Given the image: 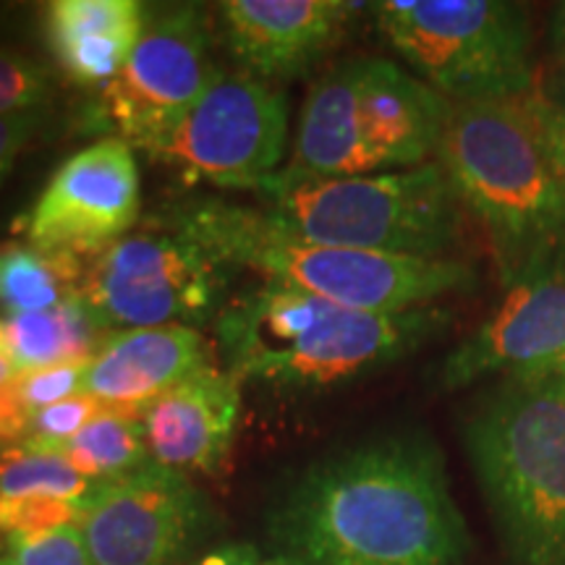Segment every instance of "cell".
Segmentation results:
<instances>
[{"label":"cell","instance_id":"cell-1","mask_svg":"<svg viewBox=\"0 0 565 565\" xmlns=\"http://www.w3.org/2000/svg\"><path fill=\"white\" fill-rule=\"evenodd\" d=\"M267 534L301 565H463L469 555L440 448L414 433L309 466L275 500Z\"/></svg>","mask_w":565,"mask_h":565},{"label":"cell","instance_id":"cell-2","mask_svg":"<svg viewBox=\"0 0 565 565\" xmlns=\"http://www.w3.org/2000/svg\"><path fill=\"white\" fill-rule=\"evenodd\" d=\"M450 324L440 307L362 312L263 282L238 294L215 320L225 366L238 383L275 393H322L385 370Z\"/></svg>","mask_w":565,"mask_h":565},{"label":"cell","instance_id":"cell-3","mask_svg":"<svg viewBox=\"0 0 565 565\" xmlns=\"http://www.w3.org/2000/svg\"><path fill=\"white\" fill-rule=\"evenodd\" d=\"M160 225L192 238L233 270H252L263 282L362 312L433 307L443 296L477 286L475 270L461 259L309 244L275 228L259 207L221 196L173 202Z\"/></svg>","mask_w":565,"mask_h":565},{"label":"cell","instance_id":"cell-4","mask_svg":"<svg viewBox=\"0 0 565 565\" xmlns=\"http://www.w3.org/2000/svg\"><path fill=\"white\" fill-rule=\"evenodd\" d=\"M435 160L482 223L505 288L565 257V179L534 129L526 97L450 105Z\"/></svg>","mask_w":565,"mask_h":565},{"label":"cell","instance_id":"cell-5","mask_svg":"<svg viewBox=\"0 0 565 565\" xmlns=\"http://www.w3.org/2000/svg\"><path fill=\"white\" fill-rule=\"evenodd\" d=\"M505 565H565V380H500L463 424Z\"/></svg>","mask_w":565,"mask_h":565},{"label":"cell","instance_id":"cell-6","mask_svg":"<svg viewBox=\"0 0 565 565\" xmlns=\"http://www.w3.org/2000/svg\"><path fill=\"white\" fill-rule=\"evenodd\" d=\"M448 116L450 103L398 63L345 58L309 89L288 171L349 179L427 166Z\"/></svg>","mask_w":565,"mask_h":565},{"label":"cell","instance_id":"cell-7","mask_svg":"<svg viewBox=\"0 0 565 565\" xmlns=\"http://www.w3.org/2000/svg\"><path fill=\"white\" fill-rule=\"evenodd\" d=\"M254 194L275 228L309 244L454 259L463 202L437 160L408 171L320 179L278 171Z\"/></svg>","mask_w":565,"mask_h":565},{"label":"cell","instance_id":"cell-8","mask_svg":"<svg viewBox=\"0 0 565 565\" xmlns=\"http://www.w3.org/2000/svg\"><path fill=\"white\" fill-rule=\"evenodd\" d=\"M387 45L450 105L536 92L534 30L505 0H385L370 6Z\"/></svg>","mask_w":565,"mask_h":565},{"label":"cell","instance_id":"cell-9","mask_svg":"<svg viewBox=\"0 0 565 565\" xmlns=\"http://www.w3.org/2000/svg\"><path fill=\"white\" fill-rule=\"evenodd\" d=\"M233 267L173 231L131 233L87 265L79 299L108 333L217 320Z\"/></svg>","mask_w":565,"mask_h":565},{"label":"cell","instance_id":"cell-10","mask_svg":"<svg viewBox=\"0 0 565 565\" xmlns=\"http://www.w3.org/2000/svg\"><path fill=\"white\" fill-rule=\"evenodd\" d=\"M212 26L200 6H173L147 21L131 58L82 110V134H108L150 152L221 74Z\"/></svg>","mask_w":565,"mask_h":565},{"label":"cell","instance_id":"cell-11","mask_svg":"<svg viewBox=\"0 0 565 565\" xmlns=\"http://www.w3.org/2000/svg\"><path fill=\"white\" fill-rule=\"evenodd\" d=\"M288 95L257 76L217 74L215 82L152 147L150 160L171 168L183 186L254 189L278 173L288 141Z\"/></svg>","mask_w":565,"mask_h":565},{"label":"cell","instance_id":"cell-12","mask_svg":"<svg viewBox=\"0 0 565 565\" xmlns=\"http://www.w3.org/2000/svg\"><path fill=\"white\" fill-rule=\"evenodd\" d=\"M76 526L92 565H192L217 513L192 477L150 461L97 487Z\"/></svg>","mask_w":565,"mask_h":565},{"label":"cell","instance_id":"cell-13","mask_svg":"<svg viewBox=\"0 0 565 565\" xmlns=\"http://www.w3.org/2000/svg\"><path fill=\"white\" fill-rule=\"evenodd\" d=\"M139 210L134 147L105 137L61 162L19 228L38 249L95 259L129 236Z\"/></svg>","mask_w":565,"mask_h":565},{"label":"cell","instance_id":"cell-14","mask_svg":"<svg viewBox=\"0 0 565 565\" xmlns=\"http://www.w3.org/2000/svg\"><path fill=\"white\" fill-rule=\"evenodd\" d=\"M565 359V257L529 270L490 317L440 362L437 385L458 391L490 377L555 370Z\"/></svg>","mask_w":565,"mask_h":565},{"label":"cell","instance_id":"cell-15","mask_svg":"<svg viewBox=\"0 0 565 565\" xmlns=\"http://www.w3.org/2000/svg\"><path fill=\"white\" fill-rule=\"evenodd\" d=\"M364 9L343 0H228L217 6L221 40L244 74L286 82L312 71Z\"/></svg>","mask_w":565,"mask_h":565},{"label":"cell","instance_id":"cell-16","mask_svg":"<svg viewBox=\"0 0 565 565\" xmlns=\"http://www.w3.org/2000/svg\"><path fill=\"white\" fill-rule=\"evenodd\" d=\"M238 414L242 383L228 370L210 364L162 393L137 416L154 463L189 477H221L228 469Z\"/></svg>","mask_w":565,"mask_h":565},{"label":"cell","instance_id":"cell-17","mask_svg":"<svg viewBox=\"0 0 565 565\" xmlns=\"http://www.w3.org/2000/svg\"><path fill=\"white\" fill-rule=\"evenodd\" d=\"M210 345L196 328L118 330L92 359L82 393L118 412L139 414L181 380L210 366Z\"/></svg>","mask_w":565,"mask_h":565},{"label":"cell","instance_id":"cell-18","mask_svg":"<svg viewBox=\"0 0 565 565\" xmlns=\"http://www.w3.org/2000/svg\"><path fill=\"white\" fill-rule=\"evenodd\" d=\"M147 21L137 0H55L45 9V38L71 82L100 89L121 74Z\"/></svg>","mask_w":565,"mask_h":565},{"label":"cell","instance_id":"cell-19","mask_svg":"<svg viewBox=\"0 0 565 565\" xmlns=\"http://www.w3.org/2000/svg\"><path fill=\"white\" fill-rule=\"evenodd\" d=\"M6 335L17 374H26L45 366L92 362L110 333L97 324L82 299H74L53 312L11 315Z\"/></svg>","mask_w":565,"mask_h":565},{"label":"cell","instance_id":"cell-20","mask_svg":"<svg viewBox=\"0 0 565 565\" xmlns=\"http://www.w3.org/2000/svg\"><path fill=\"white\" fill-rule=\"evenodd\" d=\"M3 282L0 303L11 315L53 312L79 299L87 265L66 252H45L38 246H9L0 252Z\"/></svg>","mask_w":565,"mask_h":565},{"label":"cell","instance_id":"cell-21","mask_svg":"<svg viewBox=\"0 0 565 565\" xmlns=\"http://www.w3.org/2000/svg\"><path fill=\"white\" fill-rule=\"evenodd\" d=\"M32 443L58 454L63 461H68L82 477H87L95 484L121 479L152 461L139 416L108 406L68 440Z\"/></svg>","mask_w":565,"mask_h":565},{"label":"cell","instance_id":"cell-22","mask_svg":"<svg viewBox=\"0 0 565 565\" xmlns=\"http://www.w3.org/2000/svg\"><path fill=\"white\" fill-rule=\"evenodd\" d=\"M100 484L82 477L58 454L32 440L0 443V494L3 498H47L84 503Z\"/></svg>","mask_w":565,"mask_h":565},{"label":"cell","instance_id":"cell-23","mask_svg":"<svg viewBox=\"0 0 565 565\" xmlns=\"http://www.w3.org/2000/svg\"><path fill=\"white\" fill-rule=\"evenodd\" d=\"M84 503L76 500L30 494V498H3L0 494V545L9 547L17 540H30L53 529L79 524Z\"/></svg>","mask_w":565,"mask_h":565},{"label":"cell","instance_id":"cell-24","mask_svg":"<svg viewBox=\"0 0 565 565\" xmlns=\"http://www.w3.org/2000/svg\"><path fill=\"white\" fill-rule=\"evenodd\" d=\"M53 100V74L26 53L0 45V116L42 110Z\"/></svg>","mask_w":565,"mask_h":565},{"label":"cell","instance_id":"cell-25","mask_svg":"<svg viewBox=\"0 0 565 565\" xmlns=\"http://www.w3.org/2000/svg\"><path fill=\"white\" fill-rule=\"evenodd\" d=\"M6 550L17 565H92L76 524L53 529L30 540H17Z\"/></svg>","mask_w":565,"mask_h":565},{"label":"cell","instance_id":"cell-26","mask_svg":"<svg viewBox=\"0 0 565 565\" xmlns=\"http://www.w3.org/2000/svg\"><path fill=\"white\" fill-rule=\"evenodd\" d=\"M87 366L89 362H74L19 374L17 391L21 401H24V406L30 408V414H34L40 408L61 404V401L71 398V395H79L84 377H87Z\"/></svg>","mask_w":565,"mask_h":565},{"label":"cell","instance_id":"cell-27","mask_svg":"<svg viewBox=\"0 0 565 565\" xmlns=\"http://www.w3.org/2000/svg\"><path fill=\"white\" fill-rule=\"evenodd\" d=\"M103 404L92 398L87 393L71 395V398L53 404L47 408H40L30 416V429H26L24 440H40V443H58L74 437L79 429L95 419L103 412Z\"/></svg>","mask_w":565,"mask_h":565},{"label":"cell","instance_id":"cell-28","mask_svg":"<svg viewBox=\"0 0 565 565\" xmlns=\"http://www.w3.org/2000/svg\"><path fill=\"white\" fill-rule=\"evenodd\" d=\"M526 108L550 160H553L557 173L565 179V110L557 108L550 97H545L542 89H536L534 95L526 97Z\"/></svg>","mask_w":565,"mask_h":565},{"label":"cell","instance_id":"cell-29","mask_svg":"<svg viewBox=\"0 0 565 565\" xmlns=\"http://www.w3.org/2000/svg\"><path fill=\"white\" fill-rule=\"evenodd\" d=\"M42 121H45V108L0 116V183H3L6 175L11 173L13 162H17L21 150H24L34 134L40 131Z\"/></svg>","mask_w":565,"mask_h":565},{"label":"cell","instance_id":"cell-30","mask_svg":"<svg viewBox=\"0 0 565 565\" xmlns=\"http://www.w3.org/2000/svg\"><path fill=\"white\" fill-rule=\"evenodd\" d=\"M30 408L17 391V380L0 387V443L24 440L30 429Z\"/></svg>","mask_w":565,"mask_h":565},{"label":"cell","instance_id":"cell-31","mask_svg":"<svg viewBox=\"0 0 565 565\" xmlns=\"http://www.w3.org/2000/svg\"><path fill=\"white\" fill-rule=\"evenodd\" d=\"M259 550L249 542H231V545H217L196 557L192 565H259Z\"/></svg>","mask_w":565,"mask_h":565},{"label":"cell","instance_id":"cell-32","mask_svg":"<svg viewBox=\"0 0 565 565\" xmlns=\"http://www.w3.org/2000/svg\"><path fill=\"white\" fill-rule=\"evenodd\" d=\"M550 55L557 63V68L565 66V3H557L553 17H550Z\"/></svg>","mask_w":565,"mask_h":565},{"label":"cell","instance_id":"cell-33","mask_svg":"<svg viewBox=\"0 0 565 565\" xmlns=\"http://www.w3.org/2000/svg\"><path fill=\"white\" fill-rule=\"evenodd\" d=\"M545 97H550L557 108L565 110V66L555 71V79L550 84V89L545 92Z\"/></svg>","mask_w":565,"mask_h":565},{"label":"cell","instance_id":"cell-34","mask_svg":"<svg viewBox=\"0 0 565 565\" xmlns=\"http://www.w3.org/2000/svg\"><path fill=\"white\" fill-rule=\"evenodd\" d=\"M19 374H17V366L11 362V356H0V387L13 383Z\"/></svg>","mask_w":565,"mask_h":565},{"label":"cell","instance_id":"cell-35","mask_svg":"<svg viewBox=\"0 0 565 565\" xmlns=\"http://www.w3.org/2000/svg\"><path fill=\"white\" fill-rule=\"evenodd\" d=\"M259 565H301V563H296V561H291V557H286V555H275V557H267V561H263Z\"/></svg>","mask_w":565,"mask_h":565},{"label":"cell","instance_id":"cell-36","mask_svg":"<svg viewBox=\"0 0 565 565\" xmlns=\"http://www.w3.org/2000/svg\"><path fill=\"white\" fill-rule=\"evenodd\" d=\"M0 356H9V335H6V322L0 320Z\"/></svg>","mask_w":565,"mask_h":565},{"label":"cell","instance_id":"cell-37","mask_svg":"<svg viewBox=\"0 0 565 565\" xmlns=\"http://www.w3.org/2000/svg\"><path fill=\"white\" fill-rule=\"evenodd\" d=\"M555 370H557V372H561V374H563V380H565V359H563V362H561V364H557V366H555Z\"/></svg>","mask_w":565,"mask_h":565},{"label":"cell","instance_id":"cell-38","mask_svg":"<svg viewBox=\"0 0 565 565\" xmlns=\"http://www.w3.org/2000/svg\"><path fill=\"white\" fill-rule=\"evenodd\" d=\"M0 565H17L11 561V557H0Z\"/></svg>","mask_w":565,"mask_h":565},{"label":"cell","instance_id":"cell-39","mask_svg":"<svg viewBox=\"0 0 565 565\" xmlns=\"http://www.w3.org/2000/svg\"><path fill=\"white\" fill-rule=\"evenodd\" d=\"M0 282H3V263H0Z\"/></svg>","mask_w":565,"mask_h":565}]
</instances>
